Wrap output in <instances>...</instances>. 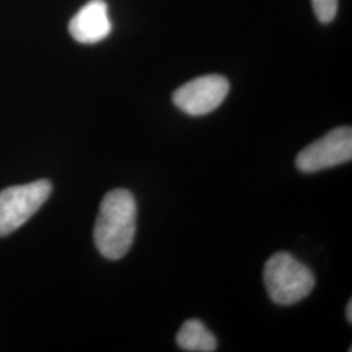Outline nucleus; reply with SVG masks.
I'll use <instances>...</instances> for the list:
<instances>
[{"mask_svg": "<svg viewBox=\"0 0 352 352\" xmlns=\"http://www.w3.org/2000/svg\"><path fill=\"white\" fill-rule=\"evenodd\" d=\"M138 221V205L126 189L110 190L101 202L94 225V243L103 257L120 260L131 250Z\"/></svg>", "mask_w": 352, "mask_h": 352, "instance_id": "obj_1", "label": "nucleus"}, {"mask_svg": "<svg viewBox=\"0 0 352 352\" xmlns=\"http://www.w3.org/2000/svg\"><path fill=\"white\" fill-rule=\"evenodd\" d=\"M265 287L279 305L302 302L315 287L312 270L287 252H278L265 264Z\"/></svg>", "mask_w": 352, "mask_h": 352, "instance_id": "obj_2", "label": "nucleus"}, {"mask_svg": "<svg viewBox=\"0 0 352 352\" xmlns=\"http://www.w3.org/2000/svg\"><path fill=\"white\" fill-rule=\"evenodd\" d=\"M52 184L41 179L0 192V238L14 232L37 213L50 197Z\"/></svg>", "mask_w": 352, "mask_h": 352, "instance_id": "obj_3", "label": "nucleus"}, {"mask_svg": "<svg viewBox=\"0 0 352 352\" xmlns=\"http://www.w3.org/2000/svg\"><path fill=\"white\" fill-rule=\"evenodd\" d=\"M351 158V126H340L304 148L296 157V166L311 174L350 162Z\"/></svg>", "mask_w": 352, "mask_h": 352, "instance_id": "obj_4", "label": "nucleus"}, {"mask_svg": "<svg viewBox=\"0 0 352 352\" xmlns=\"http://www.w3.org/2000/svg\"><path fill=\"white\" fill-rule=\"evenodd\" d=\"M230 82L226 77L206 75L197 77L175 90L173 102L183 113L201 116L212 113L226 100Z\"/></svg>", "mask_w": 352, "mask_h": 352, "instance_id": "obj_5", "label": "nucleus"}, {"mask_svg": "<svg viewBox=\"0 0 352 352\" xmlns=\"http://www.w3.org/2000/svg\"><path fill=\"white\" fill-rule=\"evenodd\" d=\"M107 4L104 0H90L69 23V33L80 43H97L111 33Z\"/></svg>", "mask_w": 352, "mask_h": 352, "instance_id": "obj_6", "label": "nucleus"}, {"mask_svg": "<svg viewBox=\"0 0 352 352\" xmlns=\"http://www.w3.org/2000/svg\"><path fill=\"white\" fill-rule=\"evenodd\" d=\"M177 346L190 352H212L217 350V338L200 320L186 321L176 336Z\"/></svg>", "mask_w": 352, "mask_h": 352, "instance_id": "obj_7", "label": "nucleus"}, {"mask_svg": "<svg viewBox=\"0 0 352 352\" xmlns=\"http://www.w3.org/2000/svg\"><path fill=\"white\" fill-rule=\"evenodd\" d=\"M314 11L320 23H331L338 11V0H312Z\"/></svg>", "mask_w": 352, "mask_h": 352, "instance_id": "obj_8", "label": "nucleus"}, {"mask_svg": "<svg viewBox=\"0 0 352 352\" xmlns=\"http://www.w3.org/2000/svg\"><path fill=\"white\" fill-rule=\"evenodd\" d=\"M346 317L349 320V322H352V302L350 300L347 304V308H346Z\"/></svg>", "mask_w": 352, "mask_h": 352, "instance_id": "obj_9", "label": "nucleus"}]
</instances>
